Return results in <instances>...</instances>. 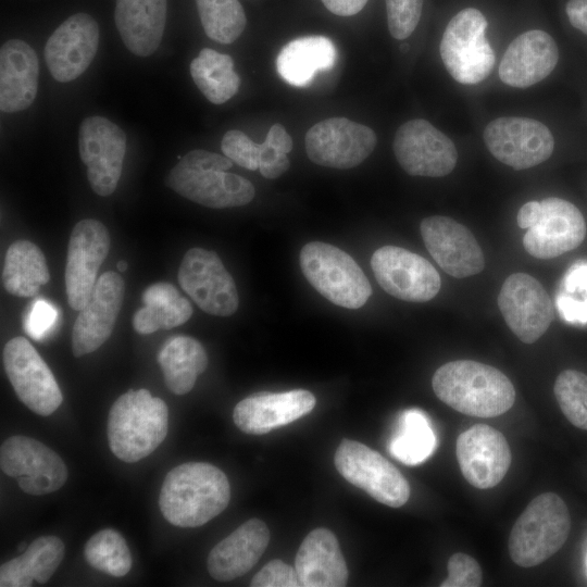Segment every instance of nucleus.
I'll use <instances>...</instances> for the list:
<instances>
[{"mask_svg": "<svg viewBox=\"0 0 587 587\" xmlns=\"http://www.w3.org/2000/svg\"><path fill=\"white\" fill-rule=\"evenodd\" d=\"M109 249L110 236L101 222L86 218L73 227L65 265V291L72 309L80 311L88 301Z\"/></svg>", "mask_w": 587, "mask_h": 587, "instance_id": "obj_18", "label": "nucleus"}, {"mask_svg": "<svg viewBox=\"0 0 587 587\" xmlns=\"http://www.w3.org/2000/svg\"><path fill=\"white\" fill-rule=\"evenodd\" d=\"M436 447V436L426 414L417 409L402 413L389 442V451L404 464L425 461Z\"/></svg>", "mask_w": 587, "mask_h": 587, "instance_id": "obj_36", "label": "nucleus"}, {"mask_svg": "<svg viewBox=\"0 0 587 587\" xmlns=\"http://www.w3.org/2000/svg\"><path fill=\"white\" fill-rule=\"evenodd\" d=\"M59 312L49 301L35 300L24 320L25 332L35 340L43 339L57 325Z\"/></svg>", "mask_w": 587, "mask_h": 587, "instance_id": "obj_45", "label": "nucleus"}, {"mask_svg": "<svg viewBox=\"0 0 587 587\" xmlns=\"http://www.w3.org/2000/svg\"><path fill=\"white\" fill-rule=\"evenodd\" d=\"M371 266L379 286L400 300L428 301L441 286L438 272L426 259L400 247L377 249L372 255Z\"/></svg>", "mask_w": 587, "mask_h": 587, "instance_id": "obj_16", "label": "nucleus"}, {"mask_svg": "<svg viewBox=\"0 0 587 587\" xmlns=\"http://www.w3.org/2000/svg\"><path fill=\"white\" fill-rule=\"evenodd\" d=\"M565 11L570 23L587 35V0H569Z\"/></svg>", "mask_w": 587, "mask_h": 587, "instance_id": "obj_48", "label": "nucleus"}, {"mask_svg": "<svg viewBox=\"0 0 587 587\" xmlns=\"http://www.w3.org/2000/svg\"><path fill=\"white\" fill-rule=\"evenodd\" d=\"M498 305L509 328L525 344L539 339L554 317L553 303L546 289L525 273L512 274L504 280Z\"/></svg>", "mask_w": 587, "mask_h": 587, "instance_id": "obj_19", "label": "nucleus"}, {"mask_svg": "<svg viewBox=\"0 0 587 587\" xmlns=\"http://www.w3.org/2000/svg\"><path fill=\"white\" fill-rule=\"evenodd\" d=\"M78 146L91 189L102 197L113 193L126 153L124 130L104 116H89L80 124Z\"/></svg>", "mask_w": 587, "mask_h": 587, "instance_id": "obj_13", "label": "nucleus"}, {"mask_svg": "<svg viewBox=\"0 0 587 587\" xmlns=\"http://www.w3.org/2000/svg\"><path fill=\"white\" fill-rule=\"evenodd\" d=\"M167 0H116L114 20L125 47L135 55L149 57L161 45Z\"/></svg>", "mask_w": 587, "mask_h": 587, "instance_id": "obj_29", "label": "nucleus"}, {"mask_svg": "<svg viewBox=\"0 0 587 587\" xmlns=\"http://www.w3.org/2000/svg\"><path fill=\"white\" fill-rule=\"evenodd\" d=\"M392 148L400 166L413 176H446L458 160L451 139L422 118L403 123L396 132Z\"/></svg>", "mask_w": 587, "mask_h": 587, "instance_id": "obj_17", "label": "nucleus"}, {"mask_svg": "<svg viewBox=\"0 0 587 587\" xmlns=\"http://www.w3.org/2000/svg\"><path fill=\"white\" fill-rule=\"evenodd\" d=\"M401 50H402V51L409 50V45H408V43L401 45Z\"/></svg>", "mask_w": 587, "mask_h": 587, "instance_id": "obj_51", "label": "nucleus"}, {"mask_svg": "<svg viewBox=\"0 0 587 587\" xmlns=\"http://www.w3.org/2000/svg\"><path fill=\"white\" fill-rule=\"evenodd\" d=\"M300 266L316 291L339 307L359 309L372 295L370 282L358 263L333 245L322 241L304 245Z\"/></svg>", "mask_w": 587, "mask_h": 587, "instance_id": "obj_7", "label": "nucleus"}, {"mask_svg": "<svg viewBox=\"0 0 587 587\" xmlns=\"http://www.w3.org/2000/svg\"><path fill=\"white\" fill-rule=\"evenodd\" d=\"M178 283L193 302L209 314L229 316L238 309L235 282L213 251L189 249L179 265Z\"/></svg>", "mask_w": 587, "mask_h": 587, "instance_id": "obj_12", "label": "nucleus"}, {"mask_svg": "<svg viewBox=\"0 0 587 587\" xmlns=\"http://www.w3.org/2000/svg\"><path fill=\"white\" fill-rule=\"evenodd\" d=\"M125 284L115 272H105L97 279L91 295L79 311L72 332L75 357L96 351L110 337L121 307Z\"/></svg>", "mask_w": 587, "mask_h": 587, "instance_id": "obj_23", "label": "nucleus"}, {"mask_svg": "<svg viewBox=\"0 0 587 587\" xmlns=\"http://www.w3.org/2000/svg\"><path fill=\"white\" fill-rule=\"evenodd\" d=\"M141 299L143 307L133 316V327L141 335L179 326L192 314L190 302L171 283L150 285L142 292Z\"/></svg>", "mask_w": 587, "mask_h": 587, "instance_id": "obj_32", "label": "nucleus"}, {"mask_svg": "<svg viewBox=\"0 0 587 587\" xmlns=\"http://www.w3.org/2000/svg\"><path fill=\"white\" fill-rule=\"evenodd\" d=\"M571 528L565 502L553 492L534 498L514 523L509 537V553L523 567L538 565L564 545Z\"/></svg>", "mask_w": 587, "mask_h": 587, "instance_id": "obj_5", "label": "nucleus"}, {"mask_svg": "<svg viewBox=\"0 0 587 587\" xmlns=\"http://www.w3.org/2000/svg\"><path fill=\"white\" fill-rule=\"evenodd\" d=\"M517 224L527 228L523 247L537 259H552L577 248L585 239L586 223L573 203L555 197L521 207Z\"/></svg>", "mask_w": 587, "mask_h": 587, "instance_id": "obj_6", "label": "nucleus"}, {"mask_svg": "<svg viewBox=\"0 0 587 587\" xmlns=\"http://www.w3.org/2000/svg\"><path fill=\"white\" fill-rule=\"evenodd\" d=\"M230 499L225 473L207 462H188L167 472L159 507L172 525L199 527L224 511Z\"/></svg>", "mask_w": 587, "mask_h": 587, "instance_id": "obj_1", "label": "nucleus"}, {"mask_svg": "<svg viewBox=\"0 0 587 587\" xmlns=\"http://www.w3.org/2000/svg\"><path fill=\"white\" fill-rule=\"evenodd\" d=\"M126 268H127V262L126 261L121 260V261L117 262V270L120 272H125Z\"/></svg>", "mask_w": 587, "mask_h": 587, "instance_id": "obj_49", "label": "nucleus"}, {"mask_svg": "<svg viewBox=\"0 0 587 587\" xmlns=\"http://www.w3.org/2000/svg\"><path fill=\"white\" fill-rule=\"evenodd\" d=\"M369 0H322L325 8L339 16H351L358 14L365 7Z\"/></svg>", "mask_w": 587, "mask_h": 587, "instance_id": "obj_47", "label": "nucleus"}, {"mask_svg": "<svg viewBox=\"0 0 587 587\" xmlns=\"http://www.w3.org/2000/svg\"><path fill=\"white\" fill-rule=\"evenodd\" d=\"M166 387L175 395L189 392L208 365L203 346L189 336L170 338L158 354Z\"/></svg>", "mask_w": 587, "mask_h": 587, "instance_id": "obj_33", "label": "nucleus"}, {"mask_svg": "<svg viewBox=\"0 0 587 587\" xmlns=\"http://www.w3.org/2000/svg\"><path fill=\"white\" fill-rule=\"evenodd\" d=\"M335 466L350 484L376 501L392 508L403 505L410 486L401 472L379 452L355 440L342 439L335 452Z\"/></svg>", "mask_w": 587, "mask_h": 587, "instance_id": "obj_9", "label": "nucleus"}, {"mask_svg": "<svg viewBox=\"0 0 587 587\" xmlns=\"http://www.w3.org/2000/svg\"><path fill=\"white\" fill-rule=\"evenodd\" d=\"M458 463L464 478L479 489L498 485L511 464V450L498 429L477 424L458 436Z\"/></svg>", "mask_w": 587, "mask_h": 587, "instance_id": "obj_21", "label": "nucleus"}, {"mask_svg": "<svg viewBox=\"0 0 587 587\" xmlns=\"http://www.w3.org/2000/svg\"><path fill=\"white\" fill-rule=\"evenodd\" d=\"M84 555L91 567L115 577L126 575L133 564L125 539L111 528L92 535L85 545Z\"/></svg>", "mask_w": 587, "mask_h": 587, "instance_id": "obj_38", "label": "nucleus"}, {"mask_svg": "<svg viewBox=\"0 0 587 587\" xmlns=\"http://www.w3.org/2000/svg\"><path fill=\"white\" fill-rule=\"evenodd\" d=\"M554 396L565 417L576 427L587 429V375L565 370L554 383Z\"/></svg>", "mask_w": 587, "mask_h": 587, "instance_id": "obj_39", "label": "nucleus"}, {"mask_svg": "<svg viewBox=\"0 0 587 587\" xmlns=\"http://www.w3.org/2000/svg\"><path fill=\"white\" fill-rule=\"evenodd\" d=\"M486 29L487 20L474 8L458 12L448 23L439 51L446 70L458 83L478 84L492 71L496 55Z\"/></svg>", "mask_w": 587, "mask_h": 587, "instance_id": "obj_8", "label": "nucleus"}, {"mask_svg": "<svg viewBox=\"0 0 587 587\" xmlns=\"http://www.w3.org/2000/svg\"><path fill=\"white\" fill-rule=\"evenodd\" d=\"M420 229L428 252L447 274L464 278L484 270V253L463 224L436 215L424 218Z\"/></svg>", "mask_w": 587, "mask_h": 587, "instance_id": "obj_22", "label": "nucleus"}, {"mask_svg": "<svg viewBox=\"0 0 587 587\" xmlns=\"http://www.w3.org/2000/svg\"><path fill=\"white\" fill-rule=\"evenodd\" d=\"M432 385L442 402L470 416L501 415L515 400L514 387L501 371L472 360L441 365L434 373Z\"/></svg>", "mask_w": 587, "mask_h": 587, "instance_id": "obj_2", "label": "nucleus"}, {"mask_svg": "<svg viewBox=\"0 0 587 587\" xmlns=\"http://www.w3.org/2000/svg\"><path fill=\"white\" fill-rule=\"evenodd\" d=\"M233 161L225 155L197 149L186 153L170 171L166 185L198 204L225 209L252 201L255 189L247 178L228 173Z\"/></svg>", "mask_w": 587, "mask_h": 587, "instance_id": "obj_3", "label": "nucleus"}, {"mask_svg": "<svg viewBox=\"0 0 587 587\" xmlns=\"http://www.w3.org/2000/svg\"><path fill=\"white\" fill-rule=\"evenodd\" d=\"M295 569L302 587H341L348 580L338 540L327 528L307 535L297 552Z\"/></svg>", "mask_w": 587, "mask_h": 587, "instance_id": "obj_28", "label": "nucleus"}, {"mask_svg": "<svg viewBox=\"0 0 587 587\" xmlns=\"http://www.w3.org/2000/svg\"><path fill=\"white\" fill-rule=\"evenodd\" d=\"M49 279L46 258L37 245L17 240L8 248L2 284L9 294L16 297L35 296Z\"/></svg>", "mask_w": 587, "mask_h": 587, "instance_id": "obj_34", "label": "nucleus"}, {"mask_svg": "<svg viewBox=\"0 0 587 587\" xmlns=\"http://www.w3.org/2000/svg\"><path fill=\"white\" fill-rule=\"evenodd\" d=\"M268 540L270 532L263 521L245 522L210 551L207 561L210 575L220 582L242 576L258 562Z\"/></svg>", "mask_w": 587, "mask_h": 587, "instance_id": "obj_27", "label": "nucleus"}, {"mask_svg": "<svg viewBox=\"0 0 587 587\" xmlns=\"http://www.w3.org/2000/svg\"><path fill=\"white\" fill-rule=\"evenodd\" d=\"M385 1L390 35L396 39L408 38L420 22L424 0Z\"/></svg>", "mask_w": 587, "mask_h": 587, "instance_id": "obj_42", "label": "nucleus"}, {"mask_svg": "<svg viewBox=\"0 0 587 587\" xmlns=\"http://www.w3.org/2000/svg\"><path fill=\"white\" fill-rule=\"evenodd\" d=\"M309 159L319 165L347 170L362 163L375 149L377 137L369 126L347 117L314 124L305 135Z\"/></svg>", "mask_w": 587, "mask_h": 587, "instance_id": "obj_15", "label": "nucleus"}, {"mask_svg": "<svg viewBox=\"0 0 587 587\" xmlns=\"http://www.w3.org/2000/svg\"><path fill=\"white\" fill-rule=\"evenodd\" d=\"M483 582V573L477 561L469 554L458 552L448 561V576L441 587H478Z\"/></svg>", "mask_w": 587, "mask_h": 587, "instance_id": "obj_44", "label": "nucleus"}, {"mask_svg": "<svg viewBox=\"0 0 587 587\" xmlns=\"http://www.w3.org/2000/svg\"><path fill=\"white\" fill-rule=\"evenodd\" d=\"M0 466L17 479L20 488L34 496L59 490L67 479L61 457L45 444L23 435L9 437L0 448Z\"/></svg>", "mask_w": 587, "mask_h": 587, "instance_id": "obj_11", "label": "nucleus"}, {"mask_svg": "<svg viewBox=\"0 0 587 587\" xmlns=\"http://www.w3.org/2000/svg\"><path fill=\"white\" fill-rule=\"evenodd\" d=\"M292 150V139L282 124L271 126L265 140L260 143L259 171L268 179L284 174L290 165L287 154Z\"/></svg>", "mask_w": 587, "mask_h": 587, "instance_id": "obj_41", "label": "nucleus"}, {"mask_svg": "<svg viewBox=\"0 0 587 587\" xmlns=\"http://www.w3.org/2000/svg\"><path fill=\"white\" fill-rule=\"evenodd\" d=\"M189 70L196 86L214 104L225 103L239 89L240 78L228 54L203 48L191 61Z\"/></svg>", "mask_w": 587, "mask_h": 587, "instance_id": "obj_35", "label": "nucleus"}, {"mask_svg": "<svg viewBox=\"0 0 587 587\" xmlns=\"http://www.w3.org/2000/svg\"><path fill=\"white\" fill-rule=\"evenodd\" d=\"M3 364L16 396L29 410L48 416L61 405L63 396L53 373L25 337L5 344Z\"/></svg>", "mask_w": 587, "mask_h": 587, "instance_id": "obj_10", "label": "nucleus"}, {"mask_svg": "<svg viewBox=\"0 0 587 587\" xmlns=\"http://www.w3.org/2000/svg\"><path fill=\"white\" fill-rule=\"evenodd\" d=\"M484 141L490 153L514 170H525L548 160L554 139L549 128L534 118L504 116L489 122Z\"/></svg>", "mask_w": 587, "mask_h": 587, "instance_id": "obj_14", "label": "nucleus"}, {"mask_svg": "<svg viewBox=\"0 0 587 587\" xmlns=\"http://www.w3.org/2000/svg\"><path fill=\"white\" fill-rule=\"evenodd\" d=\"M555 304L563 320L587 323V262H578L566 272Z\"/></svg>", "mask_w": 587, "mask_h": 587, "instance_id": "obj_40", "label": "nucleus"}, {"mask_svg": "<svg viewBox=\"0 0 587 587\" xmlns=\"http://www.w3.org/2000/svg\"><path fill=\"white\" fill-rule=\"evenodd\" d=\"M99 26L88 13L71 15L51 34L45 48L47 66L53 78L68 83L80 76L99 47Z\"/></svg>", "mask_w": 587, "mask_h": 587, "instance_id": "obj_20", "label": "nucleus"}, {"mask_svg": "<svg viewBox=\"0 0 587 587\" xmlns=\"http://www.w3.org/2000/svg\"><path fill=\"white\" fill-rule=\"evenodd\" d=\"M39 62L35 50L21 39L0 49V109L15 113L30 107L38 91Z\"/></svg>", "mask_w": 587, "mask_h": 587, "instance_id": "obj_26", "label": "nucleus"}, {"mask_svg": "<svg viewBox=\"0 0 587 587\" xmlns=\"http://www.w3.org/2000/svg\"><path fill=\"white\" fill-rule=\"evenodd\" d=\"M559 51L553 38L532 29L517 36L507 48L499 77L508 86L527 88L546 78L555 67Z\"/></svg>", "mask_w": 587, "mask_h": 587, "instance_id": "obj_25", "label": "nucleus"}, {"mask_svg": "<svg viewBox=\"0 0 587 587\" xmlns=\"http://www.w3.org/2000/svg\"><path fill=\"white\" fill-rule=\"evenodd\" d=\"M107 430L113 454L124 462H137L151 454L165 439L167 405L147 389H130L112 404Z\"/></svg>", "mask_w": 587, "mask_h": 587, "instance_id": "obj_4", "label": "nucleus"}, {"mask_svg": "<svg viewBox=\"0 0 587 587\" xmlns=\"http://www.w3.org/2000/svg\"><path fill=\"white\" fill-rule=\"evenodd\" d=\"M252 587H300L301 583L295 567L282 560H272L251 579Z\"/></svg>", "mask_w": 587, "mask_h": 587, "instance_id": "obj_46", "label": "nucleus"}, {"mask_svg": "<svg viewBox=\"0 0 587 587\" xmlns=\"http://www.w3.org/2000/svg\"><path fill=\"white\" fill-rule=\"evenodd\" d=\"M337 61V49L325 36L311 35L287 42L276 58L280 77L296 87H305L320 71H328Z\"/></svg>", "mask_w": 587, "mask_h": 587, "instance_id": "obj_30", "label": "nucleus"}, {"mask_svg": "<svg viewBox=\"0 0 587 587\" xmlns=\"http://www.w3.org/2000/svg\"><path fill=\"white\" fill-rule=\"evenodd\" d=\"M196 5L209 38L229 45L242 34L247 17L238 0H196Z\"/></svg>", "mask_w": 587, "mask_h": 587, "instance_id": "obj_37", "label": "nucleus"}, {"mask_svg": "<svg viewBox=\"0 0 587 587\" xmlns=\"http://www.w3.org/2000/svg\"><path fill=\"white\" fill-rule=\"evenodd\" d=\"M64 544L57 536L35 539L22 553L0 567L1 587H29L50 579L64 557Z\"/></svg>", "mask_w": 587, "mask_h": 587, "instance_id": "obj_31", "label": "nucleus"}, {"mask_svg": "<svg viewBox=\"0 0 587 587\" xmlns=\"http://www.w3.org/2000/svg\"><path fill=\"white\" fill-rule=\"evenodd\" d=\"M25 548H26V544H25V542H21V544L18 545V550H20V551H23Z\"/></svg>", "mask_w": 587, "mask_h": 587, "instance_id": "obj_50", "label": "nucleus"}, {"mask_svg": "<svg viewBox=\"0 0 587 587\" xmlns=\"http://www.w3.org/2000/svg\"><path fill=\"white\" fill-rule=\"evenodd\" d=\"M222 152L234 163L250 171L259 170L260 143L253 142L245 133L232 129L225 133Z\"/></svg>", "mask_w": 587, "mask_h": 587, "instance_id": "obj_43", "label": "nucleus"}, {"mask_svg": "<svg viewBox=\"0 0 587 587\" xmlns=\"http://www.w3.org/2000/svg\"><path fill=\"white\" fill-rule=\"evenodd\" d=\"M315 403L313 394L304 389L262 392L239 401L233 420L241 432L262 435L310 413Z\"/></svg>", "mask_w": 587, "mask_h": 587, "instance_id": "obj_24", "label": "nucleus"}]
</instances>
